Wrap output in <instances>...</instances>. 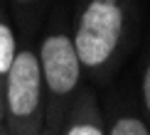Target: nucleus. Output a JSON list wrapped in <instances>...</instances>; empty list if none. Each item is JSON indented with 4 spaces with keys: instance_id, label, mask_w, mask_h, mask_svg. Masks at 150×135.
Segmentation results:
<instances>
[{
    "instance_id": "7ed1b4c3",
    "label": "nucleus",
    "mask_w": 150,
    "mask_h": 135,
    "mask_svg": "<svg viewBox=\"0 0 150 135\" xmlns=\"http://www.w3.org/2000/svg\"><path fill=\"white\" fill-rule=\"evenodd\" d=\"M40 69L42 84L49 91V96L62 98L71 94L81 76V61L76 57V49L69 34L64 32H49L40 44Z\"/></svg>"
},
{
    "instance_id": "39448f33",
    "label": "nucleus",
    "mask_w": 150,
    "mask_h": 135,
    "mask_svg": "<svg viewBox=\"0 0 150 135\" xmlns=\"http://www.w3.org/2000/svg\"><path fill=\"white\" fill-rule=\"evenodd\" d=\"M108 135H150L148 125L140 118H133V115H121V118L113 120Z\"/></svg>"
},
{
    "instance_id": "0eeeda50",
    "label": "nucleus",
    "mask_w": 150,
    "mask_h": 135,
    "mask_svg": "<svg viewBox=\"0 0 150 135\" xmlns=\"http://www.w3.org/2000/svg\"><path fill=\"white\" fill-rule=\"evenodd\" d=\"M143 101H145V108L150 113V64L145 69V76H143Z\"/></svg>"
},
{
    "instance_id": "423d86ee",
    "label": "nucleus",
    "mask_w": 150,
    "mask_h": 135,
    "mask_svg": "<svg viewBox=\"0 0 150 135\" xmlns=\"http://www.w3.org/2000/svg\"><path fill=\"white\" fill-rule=\"evenodd\" d=\"M64 135H103V130L91 120H74L64 130Z\"/></svg>"
},
{
    "instance_id": "f257e3e1",
    "label": "nucleus",
    "mask_w": 150,
    "mask_h": 135,
    "mask_svg": "<svg viewBox=\"0 0 150 135\" xmlns=\"http://www.w3.org/2000/svg\"><path fill=\"white\" fill-rule=\"evenodd\" d=\"M123 32V10L116 0H91L84 8L71 42L81 66L98 69L113 57Z\"/></svg>"
},
{
    "instance_id": "6e6552de",
    "label": "nucleus",
    "mask_w": 150,
    "mask_h": 135,
    "mask_svg": "<svg viewBox=\"0 0 150 135\" xmlns=\"http://www.w3.org/2000/svg\"><path fill=\"white\" fill-rule=\"evenodd\" d=\"M8 135H42V133H37V130H32V133H8Z\"/></svg>"
},
{
    "instance_id": "f03ea898",
    "label": "nucleus",
    "mask_w": 150,
    "mask_h": 135,
    "mask_svg": "<svg viewBox=\"0 0 150 135\" xmlns=\"http://www.w3.org/2000/svg\"><path fill=\"white\" fill-rule=\"evenodd\" d=\"M5 110L12 125H27L37 118L42 108L45 84H42V69L37 52L32 49H17L15 61L5 74Z\"/></svg>"
},
{
    "instance_id": "1a4fd4ad",
    "label": "nucleus",
    "mask_w": 150,
    "mask_h": 135,
    "mask_svg": "<svg viewBox=\"0 0 150 135\" xmlns=\"http://www.w3.org/2000/svg\"><path fill=\"white\" fill-rule=\"evenodd\" d=\"M15 3H35V0H15Z\"/></svg>"
},
{
    "instance_id": "20e7f679",
    "label": "nucleus",
    "mask_w": 150,
    "mask_h": 135,
    "mask_svg": "<svg viewBox=\"0 0 150 135\" xmlns=\"http://www.w3.org/2000/svg\"><path fill=\"white\" fill-rule=\"evenodd\" d=\"M15 54H17V39H15V32L8 22L0 20V76H5L8 69L15 61Z\"/></svg>"
}]
</instances>
